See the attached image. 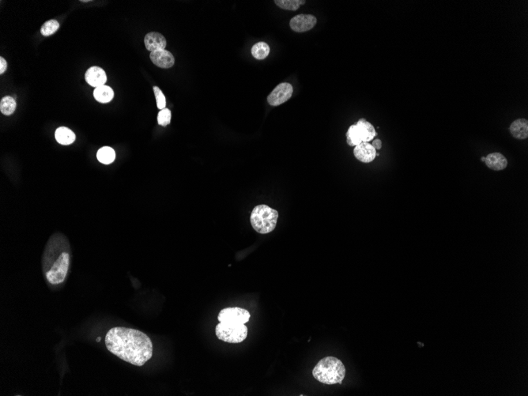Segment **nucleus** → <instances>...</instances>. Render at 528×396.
<instances>
[{
    "instance_id": "nucleus-5",
    "label": "nucleus",
    "mask_w": 528,
    "mask_h": 396,
    "mask_svg": "<svg viewBox=\"0 0 528 396\" xmlns=\"http://www.w3.org/2000/svg\"><path fill=\"white\" fill-rule=\"evenodd\" d=\"M377 135L375 128L368 121L360 119L355 125H351L346 132V142L350 146H356L361 142H369Z\"/></svg>"
},
{
    "instance_id": "nucleus-13",
    "label": "nucleus",
    "mask_w": 528,
    "mask_h": 396,
    "mask_svg": "<svg viewBox=\"0 0 528 396\" xmlns=\"http://www.w3.org/2000/svg\"><path fill=\"white\" fill-rule=\"evenodd\" d=\"M485 164L489 169L494 171H501L505 170L508 166V161L503 154L500 153H493L485 157Z\"/></svg>"
},
{
    "instance_id": "nucleus-12",
    "label": "nucleus",
    "mask_w": 528,
    "mask_h": 396,
    "mask_svg": "<svg viewBox=\"0 0 528 396\" xmlns=\"http://www.w3.org/2000/svg\"><path fill=\"white\" fill-rule=\"evenodd\" d=\"M145 45L146 49L150 53L158 50H164L166 47V39L163 34L159 32H149L145 36Z\"/></svg>"
},
{
    "instance_id": "nucleus-18",
    "label": "nucleus",
    "mask_w": 528,
    "mask_h": 396,
    "mask_svg": "<svg viewBox=\"0 0 528 396\" xmlns=\"http://www.w3.org/2000/svg\"><path fill=\"white\" fill-rule=\"evenodd\" d=\"M251 52L253 57L256 58V60H264L270 53V47L265 42H259L253 45Z\"/></svg>"
},
{
    "instance_id": "nucleus-10",
    "label": "nucleus",
    "mask_w": 528,
    "mask_h": 396,
    "mask_svg": "<svg viewBox=\"0 0 528 396\" xmlns=\"http://www.w3.org/2000/svg\"><path fill=\"white\" fill-rule=\"evenodd\" d=\"M150 58L153 64L160 68H170L175 63L174 56L166 49L150 53Z\"/></svg>"
},
{
    "instance_id": "nucleus-8",
    "label": "nucleus",
    "mask_w": 528,
    "mask_h": 396,
    "mask_svg": "<svg viewBox=\"0 0 528 396\" xmlns=\"http://www.w3.org/2000/svg\"><path fill=\"white\" fill-rule=\"evenodd\" d=\"M317 19L312 15H298L291 19L290 26L297 32H304L310 30L315 26Z\"/></svg>"
},
{
    "instance_id": "nucleus-21",
    "label": "nucleus",
    "mask_w": 528,
    "mask_h": 396,
    "mask_svg": "<svg viewBox=\"0 0 528 396\" xmlns=\"http://www.w3.org/2000/svg\"><path fill=\"white\" fill-rule=\"evenodd\" d=\"M60 28V24L56 20H49L45 22L42 26L40 32L45 36H51Z\"/></svg>"
},
{
    "instance_id": "nucleus-15",
    "label": "nucleus",
    "mask_w": 528,
    "mask_h": 396,
    "mask_svg": "<svg viewBox=\"0 0 528 396\" xmlns=\"http://www.w3.org/2000/svg\"><path fill=\"white\" fill-rule=\"evenodd\" d=\"M55 137L60 144L64 145V146L72 144L76 139L74 132L65 127H60V128H57L55 132Z\"/></svg>"
},
{
    "instance_id": "nucleus-3",
    "label": "nucleus",
    "mask_w": 528,
    "mask_h": 396,
    "mask_svg": "<svg viewBox=\"0 0 528 396\" xmlns=\"http://www.w3.org/2000/svg\"><path fill=\"white\" fill-rule=\"evenodd\" d=\"M312 375L322 384H341L346 376V368L339 359L326 357L318 362L312 370Z\"/></svg>"
},
{
    "instance_id": "nucleus-26",
    "label": "nucleus",
    "mask_w": 528,
    "mask_h": 396,
    "mask_svg": "<svg viewBox=\"0 0 528 396\" xmlns=\"http://www.w3.org/2000/svg\"><path fill=\"white\" fill-rule=\"evenodd\" d=\"M485 157H482V159H481V161H482V162H485Z\"/></svg>"
},
{
    "instance_id": "nucleus-19",
    "label": "nucleus",
    "mask_w": 528,
    "mask_h": 396,
    "mask_svg": "<svg viewBox=\"0 0 528 396\" xmlns=\"http://www.w3.org/2000/svg\"><path fill=\"white\" fill-rule=\"evenodd\" d=\"M16 101L12 97H5L1 100L0 102V111L4 115H11L15 112L16 109Z\"/></svg>"
},
{
    "instance_id": "nucleus-9",
    "label": "nucleus",
    "mask_w": 528,
    "mask_h": 396,
    "mask_svg": "<svg viewBox=\"0 0 528 396\" xmlns=\"http://www.w3.org/2000/svg\"><path fill=\"white\" fill-rule=\"evenodd\" d=\"M356 159L363 163H370L377 157V150L369 142H361L353 150Z\"/></svg>"
},
{
    "instance_id": "nucleus-17",
    "label": "nucleus",
    "mask_w": 528,
    "mask_h": 396,
    "mask_svg": "<svg viewBox=\"0 0 528 396\" xmlns=\"http://www.w3.org/2000/svg\"><path fill=\"white\" fill-rule=\"evenodd\" d=\"M98 160L101 163L105 165H109L115 161V150L109 146H105L100 149L97 153Z\"/></svg>"
},
{
    "instance_id": "nucleus-23",
    "label": "nucleus",
    "mask_w": 528,
    "mask_h": 396,
    "mask_svg": "<svg viewBox=\"0 0 528 396\" xmlns=\"http://www.w3.org/2000/svg\"><path fill=\"white\" fill-rule=\"evenodd\" d=\"M153 92L155 94L156 101H157V108L160 110L164 109L166 106V99L163 91L157 87H153Z\"/></svg>"
},
{
    "instance_id": "nucleus-1",
    "label": "nucleus",
    "mask_w": 528,
    "mask_h": 396,
    "mask_svg": "<svg viewBox=\"0 0 528 396\" xmlns=\"http://www.w3.org/2000/svg\"><path fill=\"white\" fill-rule=\"evenodd\" d=\"M105 345L112 354L134 366H144L153 356L151 339L139 330L112 328L105 335Z\"/></svg>"
},
{
    "instance_id": "nucleus-20",
    "label": "nucleus",
    "mask_w": 528,
    "mask_h": 396,
    "mask_svg": "<svg viewBox=\"0 0 528 396\" xmlns=\"http://www.w3.org/2000/svg\"><path fill=\"white\" fill-rule=\"evenodd\" d=\"M274 3L281 9L297 11L300 6L304 5L306 2L302 0H275Z\"/></svg>"
},
{
    "instance_id": "nucleus-14",
    "label": "nucleus",
    "mask_w": 528,
    "mask_h": 396,
    "mask_svg": "<svg viewBox=\"0 0 528 396\" xmlns=\"http://www.w3.org/2000/svg\"><path fill=\"white\" fill-rule=\"evenodd\" d=\"M510 132L514 138L526 139L528 137V121L526 119H518L511 125Z\"/></svg>"
},
{
    "instance_id": "nucleus-16",
    "label": "nucleus",
    "mask_w": 528,
    "mask_h": 396,
    "mask_svg": "<svg viewBox=\"0 0 528 396\" xmlns=\"http://www.w3.org/2000/svg\"><path fill=\"white\" fill-rule=\"evenodd\" d=\"M94 97L98 102L105 103L110 102L114 97V91L111 87L104 85L101 87H97L94 91Z\"/></svg>"
},
{
    "instance_id": "nucleus-22",
    "label": "nucleus",
    "mask_w": 528,
    "mask_h": 396,
    "mask_svg": "<svg viewBox=\"0 0 528 396\" xmlns=\"http://www.w3.org/2000/svg\"><path fill=\"white\" fill-rule=\"evenodd\" d=\"M171 121V112L168 108L160 110L157 115V123L160 126L166 127L170 125Z\"/></svg>"
},
{
    "instance_id": "nucleus-6",
    "label": "nucleus",
    "mask_w": 528,
    "mask_h": 396,
    "mask_svg": "<svg viewBox=\"0 0 528 396\" xmlns=\"http://www.w3.org/2000/svg\"><path fill=\"white\" fill-rule=\"evenodd\" d=\"M70 249L63 252L60 259L55 262L51 266L50 268L45 272V277L51 284H60V283H63L67 278L69 267H70Z\"/></svg>"
},
{
    "instance_id": "nucleus-2",
    "label": "nucleus",
    "mask_w": 528,
    "mask_h": 396,
    "mask_svg": "<svg viewBox=\"0 0 528 396\" xmlns=\"http://www.w3.org/2000/svg\"><path fill=\"white\" fill-rule=\"evenodd\" d=\"M250 318L249 311L239 307L221 310L218 316L220 323L215 328L216 336L228 343H240L247 338L246 324Z\"/></svg>"
},
{
    "instance_id": "nucleus-25",
    "label": "nucleus",
    "mask_w": 528,
    "mask_h": 396,
    "mask_svg": "<svg viewBox=\"0 0 528 396\" xmlns=\"http://www.w3.org/2000/svg\"><path fill=\"white\" fill-rule=\"evenodd\" d=\"M372 146L375 148L376 150H381V146H382V142H381L380 139H376V140L373 141Z\"/></svg>"
},
{
    "instance_id": "nucleus-11",
    "label": "nucleus",
    "mask_w": 528,
    "mask_h": 396,
    "mask_svg": "<svg viewBox=\"0 0 528 396\" xmlns=\"http://www.w3.org/2000/svg\"><path fill=\"white\" fill-rule=\"evenodd\" d=\"M87 83L91 87H101L105 85L107 82L106 73L101 67H92L87 70L85 74Z\"/></svg>"
},
{
    "instance_id": "nucleus-7",
    "label": "nucleus",
    "mask_w": 528,
    "mask_h": 396,
    "mask_svg": "<svg viewBox=\"0 0 528 396\" xmlns=\"http://www.w3.org/2000/svg\"><path fill=\"white\" fill-rule=\"evenodd\" d=\"M294 89L290 83H281L274 89L267 97V101L271 106H278L287 102L292 97Z\"/></svg>"
},
{
    "instance_id": "nucleus-24",
    "label": "nucleus",
    "mask_w": 528,
    "mask_h": 396,
    "mask_svg": "<svg viewBox=\"0 0 528 396\" xmlns=\"http://www.w3.org/2000/svg\"><path fill=\"white\" fill-rule=\"evenodd\" d=\"M8 68V63L4 58H0V74H3Z\"/></svg>"
},
{
    "instance_id": "nucleus-4",
    "label": "nucleus",
    "mask_w": 528,
    "mask_h": 396,
    "mask_svg": "<svg viewBox=\"0 0 528 396\" xmlns=\"http://www.w3.org/2000/svg\"><path fill=\"white\" fill-rule=\"evenodd\" d=\"M278 212L267 205H258L251 214V224L253 229L261 234H267L275 229Z\"/></svg>"
}]
</instances>
